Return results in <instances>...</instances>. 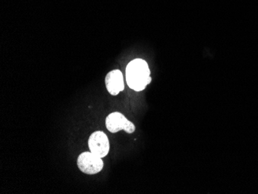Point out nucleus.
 Segmentation results:
<instances>
[{"label": "nucleus", "instance_id": "39448f33", "mask_svg": "<svg viewBox=\"0 0 258 194\" xmlns=\"http://www.w3.org/2000/svg\"><path fill=\"white\" fill-rule=\"evenodd\" d=\"M105 85L110 95L116 96L124 88V79L121 71L110 72L105 78Z\"/></svg>", "mask_w": 258, "mask_h": 194}, {"label": "nucleus", "instance_id": "7ed1b4c3", "mask_svg": "<svg viewBox=\"0 0 258 194\" xmlns=\"http://www.w3.org/2000/svg\"><path fill=\"white\" fill-rule=\"evenodd\" d=\"M105 125L107 130L111 133L124 130L128 134H132L136 131L135 124L120 112H112L108 115L105 120Z\"/></svg>", "mask_w": 258, "mask_h": 194}, {"label": "nucleus", "instance_id": "f03ea898", "mask_svg": "<svg viewBox=\"0 0 258 194\" xmlns=\"http://www.w3.org/2000/svg\"><path fill=\"white\" fill-rule=\"evenodd\" d=\"M78 166L82 173L88 175L97 174L104 168L101 158L90 152H85L78 158Z\"/></svg>", "mask_w": 258, "mask_h": 194}, {"label": "nucleus", "instance_id": "f257e3e1", "mask_svg": "<svg viewBox=\"0 0 258 194\" xmlns=\"http://www.w3.org/2000/svg\"><path fill=\"white\" fill-rule=\"evenodd\" d=\"M126 80L129 88L136 91H143L150 84V70L146 60H132L126 68Z\"/></svg>", "mask_w": 258, "mask_h": 194}, {"label": "nucleus", "instance_id": "20e7f679", "mask_svg": "<svg viewBox=\"0 0 258 194\" xmlns=\"http://www.w3.org/2000/svg\"><path fill=\"white\" fill-rule=\"evenodd\" d=\"M88 147L90 151L98 157H105L110 150V143L108 136L103 132H95L89 137Z\"/></svg>", "mask_w": 258, "mask_h": 194}]
</instances>
